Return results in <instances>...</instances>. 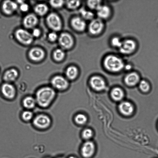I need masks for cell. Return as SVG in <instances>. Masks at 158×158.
<instances>
[{"mask_svg":"<svg viewBox=\"0 0 158 158\" xmlns=\"http://www.w3.org/2000/svg\"><path fill=\"white\" fill-rule=\"evenodd\" d=\"M56 95L55 89L46 86L41 88L37 91L35 98L36 103L41 107L48 106L52 102Z\"/></svg>","mask_w":158,"mask_h":158,"instance_id":"1","label":"cell"},{"mask_svg":"<svg viewBox=\"0 0 158 158\" xmlns=\"http://www.w3.org/2000/svg\"><path fill=\"white\" fill-rule=\"evenodd\" d=\"M125 63L123 59L119 56L114 54H108L103 60V64L108 71L112 72H118L124 69Z\"/></svg>","mask_w":158,"mask_h":158,"instance_id":"2","label":"cell"},{"mask_svg":"<svg viewBox=\"0 0 158 158\" xmlns=\"http://www.w3.org/2000/svg\"><path fill=\"white\" fill-rule=\"evenodd\" d=\"M137 44L135 40L131 38L123 40L119 51L121 54L129 55L134 53L136 51Z\"/></svg>","mask_w":158,"mask_h":158,"instance_id":"3","label":"cell"},{"mask_svg":"<svg viewBox=\"0 0 158 158\" xmlns=\"http://www.w3.org/2000/svg\"><path fill=\"white\" fill-rule=\"evenodd\" d=\"M15 36L19 42L25 45L30 44L33 40L34 37L31 33L22 28L18 29L16 31Z\"/></svg>","mask_w":158,"mask_h":158,"instance_id":"4","label":"cell"},{"mask_svg":"<svg viewBox=\"0 0 158 158\" xmlns=\"http://www.w3.org/2000/svg\"><path fill=\"white\" fill-rule=\"evenodd\" d=\"M52 87L54 89L60 90H64L68 87V80L65 77L57 75L53 77L51 80Z\"/></svg>","mask_w":158,"mask_h":158,"instance_id":"5","label":"cell"},{"mask_svg":"<svg viewBox=\"0 0 158 158\" xmlns=\"http://www.w3.org/2000/svg\"><path fill=\"white\" fill-rule=\"evenodd\" d=\"M103 21L98 18L92 20L89 26V32L94 35H97L101 33L105 27Z\"/></svg>","mask_w":158,"mask_h":158,"instance_id":"6","label":"cell"},{"mask_svg":"<svg viewBox=\"0 0 158 158\" xmlns=\"http://www.w3.org/2000/svg\"><path fill=\"white\" fill-rule=\"evenodd\" d=\"M46 21L48 26L52 30L57 31L62 27V23L59 17L54 13L49 14L47 17Z\"/></svg>","mask_w":158,"mask_h":158,"instance_id":"7","label":"cell"},{"mask_svg":"<svg viewBox=\"0 0 158 158\" xmlns=\"http://www.w3.org/2000/svg\"><path fill=\"white\" fill-rule=\"evenodd\" d=\"M33 123L34 125L37 127L44 129L49 126L51 123V120L48 115L41 114L35 117Z\"/></svg>","mask_w":158,"mask_h":158,"instance_id":"8","label":"cell"},{"mask_svg":"<svg viewBox=\"0 0 158 158\" xmlns=\"http://www.w3.org/2000/svg\"><path fill=\"white\" fill-rule=\"evenodd\" d=\"M89 82L92 88L97 91H102L106 87V83L104 79L98 76L92 77Z\"/></svg>","mask_w":158,"mask_h":158,"instance_id":"9","label":"cell"},{"mask_svg":"<svg viewBox=\"0 0 158 158\" xmlns=\"http://www.w3.org/2000/svg\"><path fill=\"white\" fill-rule=\"evenodd\" d=\"M96 11L98 18L103 21L109 19L112 14L111 7L106 4H102Z\"/></svg>","mask_w":158,"mask_h":158,"instance_id":"10","label":"cell"},{"mask_svg":"<svg viewBox=\"0 0 158 158\" xmlns=\"http://www.w3.org/2000/svg\"><path fill=\"white\" fill-rule=\"evenodd\" d=\"M18 8L16 2L11 0L4 1L2 5V9L3 12L7 15L12 14Z\"/></svg>","mask_w":158,"mask_h":158,"instance_id":"11","label":"cell"},{"mask_svg":"<svg viewBox=\"0 0 158 158\" xmlns=\"http://www.w3.org/2000/svg\"><path fill=\"white\" fill-rule=\"evenodd\" d=\"M95 151L94 143L90 141L85 142L83 145L81 150V154L84 157L89 158L94 154Z\"/></svg>","mask_w":158,"mask_h":158,"instance_id":"12","label":"cell"},{"mask_svg":"<svg viewBox=\"0 0 158 158\" xmlns=\"http://www.w3.org/2000/svg\"><path fill=\"white\" fill-rule=\"evenodd\" d=\"M59 42L60 45L63 48L69 49L73 44V40L71 36L68 33H61L59 38Z\"/></svg>","mask_w":158,"mask_h":158,"instance_id":"13","label":"cell"},{"mask_svg":"<svg viewBox=\"0 0 158 158\" xmlns=\"http://www.w3.org/2000/svg\"><path fill=\"white\" fill-rule=\"evenodd\" d=\"M38 19L37 16L33 14H30L24 18L23 20L24 26L28 29L33 28L37 24Z\"/></svg>","mask_w":158,"mask_h":158,"instance_id":"14","label":"cell"},{"mask_svg":"<svg viewBox=\"0 0 158 158\" xmlns=\"http://www.w3.org/2000/svg\"><path fill=\"white\" fill-rule=\"evenodd\" d=\"M44 55V51L38 48H32L28 52V56L30 59L35 61H38L42 60Z\"/></svg>","mask_w":158,"mask_h":158,"instance_id":"15","label":"cell"},{"mask_svg":"<svg viewBox=\"0 0 158 158\" xmlns=\"http://www.w3.org/2000/svg\"><path fill=\"white\" fill-rule=\"evenodd\" d=\"M1 90L3 95L8 98H12L15 96V89L10 84L7 83L4 84L2 86Z\"/></svg>","mask_w":158,"mask_h":158,"instance_id":"16","label":"cell"},{"mask_svg":"<svg viewBox=\"0 0 158 158\" xmlns=\"http://www.w3.org/2000/svg\"><path fill=\"white\" fill-rule=\"evenodd\" d=\"M118 108L120 112L126 116L131 115L134 111L133 105L128 102L124 101L121 102L119 105Z\"/></svg>","mask_w":158,"mask_h":158,"instance_id":"17","label":"cell"},{"mask_svg":"<svg viewBox=\"0 0 158 158\" xmlns=\"http://www.w3.org/2000/svg\"><path fill=\"white\" fill-rule=\"evenodd\" d=\"M71 24L75 30L79 31H83L86 27V23L84 19L78 17L73 18L71 21Z\"/></svg>","mask_w":158,"mask_h":158,"instance_id":"18","label":"cell"},{"mask_svg":"<svg viewBox=\"0 0 158 158\" xmlns=\"http://www.w3.org/2000/svg\"><path fill=\"white\" fill-rule=\"evenodd\" d=\"M125 82L127 85L133 86L137 84L139 81V77L138 74L135 72L128 73L125 76Z\"/></svg>","mask_w":158,"mask_h":158,"instance_id":"19","label":"cell"},{"mask_svg":"<svg viewBox=\"0 0 158 158\" xmlns=\"http://www.w3.org/2000/svg\"><path fill=\"white\" fill-rule=\"evenodd\" d=\"M78 73V70L76 67L73 66H70L67 68L65 71V77L68 80H74L77 77Z\"/></svg>","mask_w":158,"mask_h":158,"instance_id":"20","label":"cell"},{"mask_svg":"<svg viewBox=\"0 0 158 158\" xmlns=\"http://www.w3.org/2000/svg\"><path fill=\"white\" fill-rule=\"evenodd\" d=\"M18 75L17 71L15 69H11L6 71L4 75V78L7 81H12L17 78Z\"/></svg>","mask_w":158,"mask_h":158,"instance_id":"21","label":"cell"},{"mask_svg":"<svg viewBox=\"0 0 158 158\" xmlns=\"http://www.w3.org/2000/svg\"><path fill=\"white\" fill-rule=\"evenodd\" d=\"M112 98L116 101H120L124 97V93L123 90L120 88L115 87L112 89L111 92Z\"/></svg>","mask_w":158,"mask_h":158,"instance_id":"22","label":"cell"},{"mask_svg":"<svg viewBox=\"0 0 158 158\" xmlns=\"http://www.w3.org/2000/svg\"><path fill=\"white\" fill-rule=\"evenodd\" d=\"M34 10L38 15L42 16L45 14L48 11V7L43 3H40L36 5L34 7Z\"/></svg>","mask_w":158,"mask_h":158,"instance_id":"23","label":"cell"},{"mask_svg":"<svg viewBox=\"0 0 158 158\" xmlns=\"http://www.w3.org/2000/svg\"><path fill=\"white\" fill-rule=\"evenodd\" d=\"M36 103V102L35 98L31 96L26 97L23 101L24 106L25 108L29 109L33 108Z\"/></svg>","mask_w":158,"mask_h":158,"instance_id":"24","label":"cell"},{"mask_svg":"<svg viewBox=\"0 0 158 158\" xmlns=\"http://www.w3.org/2000/svg\"><path fill=\"white\" fill-rule=\"evenodd\" d=\"M86 116L82 113H78L74 117V121L77 124L82 125L85 124L87 121Z\"/></svg>","mask_w":158,"mask_h":158,"instance_id":"25","label":"cell"},{"mask_svg":"<svg viewBox=\"0 0 158 158\" xmlns=\"http://www.w3.org/2000/svg\"><path fill=\"white\" fill-rule=\"evenodd\" d=\"M79 13L83 19L92 20L94 19V15L91 11L86 10L83 8H81L80 9Z\"/></svg>","mask_w":158,"mask_h":158,"instance_id":"26","label":"cell"},{"mask_svg":"<svg viewBox=\"0 0 158 158\" xmlns=\"http://www.w3.org/2000/svg\"><path fill=\"white\" fill-rule=\"evenodd\" d=\"M122 40L119 36H115L111 39L110 44L112 47L118 49L121 46Z\"/></svg>","mask_w":158,"mask_h":158,"instance_id":"27","label":"cell"},{"mask_svg":"<svg viewBox=\"0 0 158 158\" xmlns=\"http://www.w3.org/2000/svg\"><path fill=\"white\" fill-rule=\"evenodd\" d=\"M101 0H89L87 1V4L91 9L96 10L102 4Z\"/></svg>","mask_w":158,"mask_h":158,"instance_id":"28","label":"cell"},{"mask_svg":"<svg viewBox=\"0 0 158 158\" xmlns=\"http://www.w3.org/2000/svg\"><path fill=\"white\" fill-rule=\"evenodd\" d=\"M65 54L64 51L60 49H56L54 52L53 56L55 60L57 61L61 60L64 58Z\"/></svg>","mask_w":158,"mask_h":158,"instance_id":"29","label":"cell"},{"mask_svg":"<svg viewBox=\"0 0 158 158\" xmlns=\"http://www.w3.org/2000/svg\"><path fill=\"white\" fill-rule=\"evenodd\" d=\"M66 3L69 8L73 9L78 7L80 2L79 0H68L66 1Z\"/></svg>","mask_w":158,"mask_h":158,"instance_id":"30","label":"cell"},{"mask_svg":"<svg viewBox=\"0 0 158 158\" xmlns=\"http://www.w3.org/2000/svg\"><path fill=\"white\" fill-rule=\"evenodd\" d=\"M139 87L140 89L144 92H148L150 89L149 84L144 80H142L139 82Z\"/></svg>","mask_w":158,"mask_h":158,"instance_id":"31","label":"cell"},{"mask_svg":"<svg viewBox=\"0 0 158 158\" xmlns=\"http://www.w3.org/2000/svg\"><path fill=\"white\" fill-rule=\"evenodd\" d=\"M93 135V132L90 128L85 129L82 132V137L85 139H88L91 138Z\"/></svg>","mask_w":158,"mask_h":158,"instance_id":"32","label":"cell"},{"mask_svg":"<svg viewBox=\"0 0 158 158\" xmlns=\"http://www.w3.org/2000/svg\"><path fill=\"white\" fill-rule=\"evenodd\" d=\"M22 117L23 120L26 121H28L32 118L33 114L30 111H25L23 112Z\"/></svg>","mask_w":158,"mask_h":158,"instance_id":"33","label":"cell"},{"mask_svg":"<svg viewBox=\"0 0 158 158\" xmlns=\"http://www.w3.org/2000/svg\"><path fill=\"white\" fill-rule=\"evenodd\" d=\"M63 0H51L49 1L51 5L55 8H58L61 7L64 3Z\"/></svg>","mask_w":158,"mask_h":158,"instance_id":"34","label":"cell"},{"mask_svg":"<svg viewBox=\"0 0 158 158\" xmlns=\"http://www.w3.org/2000/svg\"><path fill=\"white\" fill-rule=\"evenodd\" d=\"M48 36L49 40L51 41H54L57 38V35L55 32H51L49 33Z\"/></svg>","mask_w":158,"mask_h":158,"instance_id":"35","label":"cell"},{"mask_svg":"<svg viewBox=\"0 0 158 158\" xmlns=\"http://www.w3.org/2000/svg\"><path fill=\"white\" fill-rule=\"evenodd\" d=\"M29 8L28 5L25 2H24L20 5V10L23 12L27 11Z\"/></svg>","mask_w":158,"mask_h":158,"instance_id":"36","label":"cell"},{"mask_svg":"<svg viewBox=\"0 0 158 158\" xmlns=\"http://www.w3.org/2000/svg\"><path fill=\"white\" fill-rule=\"evenodd\" d=\"M31 34L33 37H38L40 35V30L37 28H34L32 31Z\"/></svg>","mask_w":158,"mask_h":158,"instance_id":"37","label":"cell"},{"mask_svg":"<svg viewBox=\"0 0 158 158\" xmlns=\"http://www.w3.org/2000/svg\"><path fill=\"white\" fill-rule=\"evenodd\" d=\"M132 68V65L129 64H125L124 69L126 70H129Z\"/></svg>","mask_w":158,"mask_h":158,"instance_id":"38","label":"cell"},{"mask_svg":"<svg viewBox=\"0 0 158 158\" xmlns=\"http://www.w3.org/2000/svg\"><path fill=\"white\" fill-rule=\"evenodd\" d=\"M24 2V1L22 0H18L17 1V3H18L20 5L22 4Z\"/></svg>","mask_w":158,"mask_h":158,"instance_id":"39","label":"cell"},{"mask_svg":"<svg viewBox=\"0 0 158 158\" xmlns=\"http://www.w3.org/2000/svg\"><path fill=\"white\" fill-rule=\"evenodd\" d=\"M69 158H77L75 157L71 156Z\"/></svg>","mask_w":158,"mask_h":158,"instance_id":"40","label":"cell"},{"mask_svg":"<svg viewBox=\"0 0 158 158\" xmlns=\"http://www.w3.org/2000/svg\"><path fill=\"white\" fill-rule=\"evenodd\" d=\"M62 158V157H59V158Z\"/></svg>","mask_w":158,"mask_h":158,"instance_id":"41","label":"cell"}]
</instances>
